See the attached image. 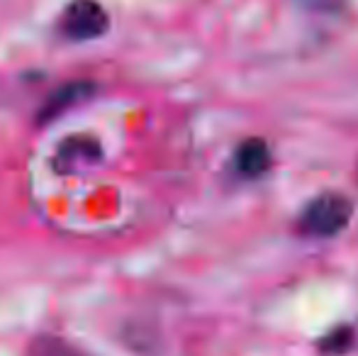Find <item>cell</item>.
<instances>
[{
    "mask_svg": "<svg viewBox=\"0 0 358 356\" xmlns=\"http://www.w3.org/2000/svg\"><path fill=\"white\" fill-rule=\"evenodd\" d=\"M351 215H354V205L346 195L324 193L305 208L302 227L307 234H315V237H334L349 225Z\"/></svg>",
    "mask_w": 358,
    "mask_h": 356,
    "instance_id": "cell-1",
    "label": "cell"
},
{
    "mask_svg": "<svg viewBox=\"0 0 358 356\" xmlns=\"http://www.w3.org/2000/svg\"><path fill=\"white\" fill-rule=\"evenodd\" d=\"M95 90H98V88H95V83H90V81L64 83V86H59L47 100H44V105L39 108V113H37V122L39 124L54 122V120H57L59 115L66 113V110L76 108L78 103H85V100H88Z\"/></svg>",
    "mask_w": 358,
    "mask_h": 356,
    "instance_id": "cell-4",
    "label": "cell"
},
{
    "mask_svg": "<svg viewBox=\"0 0 358 356\" xmlns=\"http://www.w3.org/2000/svg\"><path fill=\"white\" fill-rule=\"evenodd\" d=\"M103 159V147L90 134H69L54 152V169L59 173H80Z\"/></svg>",
    "mask_w": 358,
    "mask_h": 356,
    "instance_id": "cell-3",
    "label": "cell"
},
{
    "mask_svg": "<svg viewBox=\"0 0 358 356\" xmlns=\"http://www.w3.org/2000/svg\"><path fill=\"white\" fill-rule=\"evenodd\" d=\"M351 347H354V329H351V327H336L334 332L327 334V337L322 339V344H320V349L327 356L346 354Z\"/></svg>",
    "mask_w": 358,
    "mask_h": 356,
    "instance_id": "cell-7",
    "label": "cell"
},
{
    "mask_svg": "<svg viewBox=\"0 0 358 356\" xmlns=\"http://www.w3.org/2000/svg\"><path fill=\"white\" fill-rule=\"evenodd\" d=\"M27 356H90L83 349L73 347L71 342L62 337H54V334H39L32 339L27 349Z\"/></svg>",
    "mask_w": 358,
    "mask_h": 356,
    "instance_id": "cell-6",
    "label": "cell"
},
{
    "mask_svg": "<svg viewBox=\"0 0 358 356\" xmlns=\"http://www.w3.org/2000/svg\"><path fill=\"white\" fill-rule=\"evenodd\" d=\"M110 17L98 0H71L59 20V29L71 42H90L108 32Z\"/></svg>",
    "mask_w": 358,
    "mask_h": 356,
    "instance_id": "cell-2",
    "label": "cell"
},
{
    "mask_svg": "<svg viewBox=\"0 0 358 356\" xmlns=\"http://www.w3.org/2000/svg\"><path fill=\"white\" fill-rule=\"evenodd\" d=\"M234 166L241 176L256 178L271 166V152L264 139H246L234 154Z\"/></svg>",
    "mask_w": 358,
    "mask_h": 356,
    "instance_id": "cell-5",
    "label": "cell"
},
{
    "mask_svg": "<svg viewBox=\"0 0 358 356\" xmlns=\"http://www.w3.org/2000/svg\"><path fill=\"white\" fill-rule=\"evenodd\" d=\"M310 8H317V10H329V8H336L339 0H305Z\"/></svg>",
    "mask_w": 358,
    "mask_h": 356,
    "instance_id": "cell-8",
    "label": "cell"
}]
</instances>
